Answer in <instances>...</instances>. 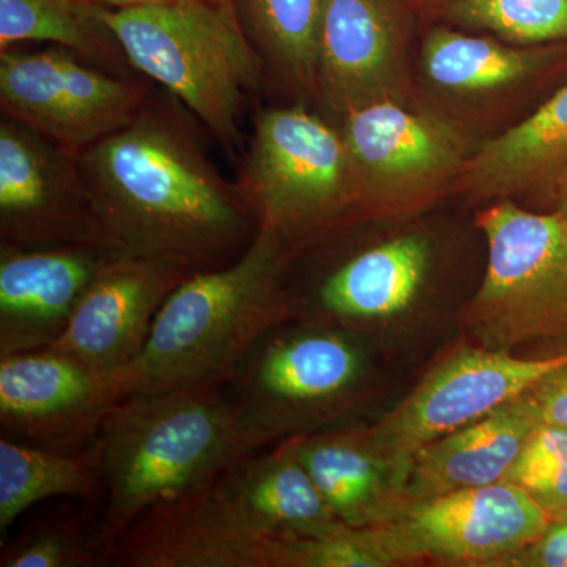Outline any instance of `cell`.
Wrapping results in <instances>:
<instances>
[{"instance_id":"1","label":"cell","mask_w":567,"mask_h":567,"mask_svg":"<svg viewBox=\"0 0 567 567\" xmlns=\"http://www.w3.org/2000/svg\"><path fill=\"white\" fill-rule=\"evenodd\" d=\"M197 123L173 95L151 91L132 121L80 153L93 204L122 254L199 274L234 262L259 233Z\"/></svg>"},{"instance_id":"2","label":"cell","mask_w":567,"mask_h":567,"mask_svg":"<svg viewBox=\"0 0 567 567\" xmlns=\"http://www.w3.org/2000/svg\"><path fill=\"white\" fill-rule=\"evenodd\" d=\"M95 445L107 547L153 506L207 487L260 447L226 385L118 399L104 415Z\"/></svg>"},{"instance_id":"3","label":"cell","mask_w":567,"mask_h":567,"mask_svg":"<svg viewBox=\"0 0 567 567\" xmlns=\"http://www.w3.org/2000/svg\"><path fill=\"white\" fill-rule=\"evenodd\" d=\"M292 251L259 227L234 262L188 276L164 301L140 358L107 375L115 402L152 391L226 385L251 347L293 317L286 284Z\"/></svg>"},{"instance_id":"4","label":"cell","mask_w":567,"mask_h":567,"mask_svg":"<svg viewBox=\"0 0 567 567\" xmlns=\"http://www.w3.org/2000/svg\"><path fill=\"white\" fill-rule=\"evenodd\" d=\"M106 18L133 70L178 100L237 164L246 106L268 74L233 7L169 0Z\"/></svg>"},{"instance_id":"5","label":"cell","mask_w":567,"mask_h":567,"mask_svg":"<svg viewBox=\"0 0 567 567\" xmlns=\"http://www.w3.org/2000/svg\"><path fill=\"white\" fill-rule=\"evenodd\" d=\"M237 182L259 227L293 249L360 218L341 130L305 104L256 111Z\"/></svg>"},{"instance_id":"6","label":"cell","mask_w":567,"mask_h":567,"mask_svg":"<svg viewBox=\"0 0 567 567\" xmlns=\"http://www.w3.org/2000/svg\"><path fill=\"white\" fill-rule=\"evenodd\" d=\"M488 264L462 309L477 347L513 352L522 346L567 344V219L502 199L477 213Z\"/></svg>"},{"instance_id":"7","label":"cell","mask_w":567,"mask_h":567,"mask_svg":"<svg viewBox=\"0 0 567 567\" xmlns=\"http://www.w3.org/2000/svg\"><path fill=\"white\" fill-rule=\"evenodd\" d=\"M284 322L251 347L226 383L259 446L333 415L363 371L360 350L346 334L333 328L284 331Z\"/></svg>"},{"instance_id":"8","label":"cell","mask_w":567,"mask_h":567,"mask_svg":"<svg viewBox=\"0 0 567 567\" xmlns=\"http://www.w3.org/2000/svg\"><path fill=\"white\" fill-rule=\"evenodd\" d=\"M151 89L85 62L65 48L0 51V112L80 153L126 125Z\"/></svg>"},{"instance_id":"9","label":"cell","mask_w":567,"mask_h":567,"mask_svg":"<svg viewBox=\"0 0 567 567\" xmlns=\"http://www.w3.org/2000/svg\"><path fill=\"white\" fill-rule=\"evenodd\" d=\"M357 182L360 218L410 210L457 182L468 156L456 130L401 100L380 99L339 115Z\"/></svg>"},{"instance_id":"10","label":"cell","mask_w":567,"mask_h":567,"mask_svg":"<svg viewBox=\"0 0 567 567\" xmlns=\"http://www.w3.org/2000/svg\"><path fill=\"white\" fill-rule=\"evenodd\" d=\"M566 363L567 350L536 360L484 347L458 350L425 375L390 415L360 434L406 481L410 462L421 447L491 415Z\"/></svg>"},{"instance_id":"11","label":"cell","mask_w":567,"mask_h":567,"mask_svg":"<svg viewBox=\"0 0 567 567\" xmlns=\"http://www.w3.org/2000/svg\"><path fill=\"white\" fill-rule=\"evenodd\" d=\"M0 244L121 252L93 204L80 155L7 117L0 118Z\"/></svg>"},{"instance_id":"12","label":"cell","mask_w":567,"mask_h":567,"mask_svg":"<svg viewBox=\"0 0 567 567\" xmlns=\"http://www.w3.org/2000/svg\"><path fill=\"white\" fill-rule=\"evenodd\" d=\"M550 520L527 492L502 481L409 502L388 524L412 563L499 567L535 543Z\"/></svg>"},{"instance_id":"13","label":"cell","mask_w":567,"mask_h":567,"mask_svg":"<svg viewBox=\"0 0 567 567\" xmlns=\"http://www.w3.org/2000/svg\"><path fill=\"white\" fill-rule=\"evenodd\" d=\"M114 402L107 375L96 374L58 350L0 358L2 436L80 453L95 442Z\"/></svg>"},{"instance_id":"14","label":"cell","mask_w":567,"mask_h":567,"mask_svg":"<svg viewBox=\"0 0 567 567\" xmlns=\"http://www.w3.org/2000/svg\"><path fill=\"white\" fill-rule=\"evenodd\" d=\"M192 275L166 260L117 254L95 276L51 349L96 374L122 371L140 358L164 301Z\"/></svg>"},{"instance_id":"15","label":"cell","mask_w":567,"mask_h":567,"mask_svg":"<svg viewBox=\"0 0 567 567\" xmlns=\"http://www.w3.org/2000/svg\"><path fill=\"white\" fill-rule=\"evenodd\" d=\"M117 254L87 245L0 244V358L51 349Z\"/></svg>"},{"instance_id":"16","label":"cell","mask_w":567,"mask_h":567,"mask_svg":"<svg viewBox=\"0 0 567 567\" xmlns=\"http://www.w3.org/2000/svg\"><path fill=\"white\" fill-rule=\"evenodd\" d=\"M405 41L391 0H324L317 96L331 114L380 99L401 100Z\"/></svg>"},{"instance_id":"17","label":"cell","mask_w":567,"mask_h":567,"mask_svg":"<svg viewBox=\"0 0 567 567\" xmlns=\"http://www.w3.org/2000/svg\"><path fill=\"white\" fill-rule=\"evenodd\" d=\"M208 488L235 528L267 543L315 536L342 524L308 470L284 446L268 456L240 458Z\"/></svg>"},{"instance_id":"18","label":"cell","mask_w":567,"mask_h":567,"mask_svg":"<svg viewBox=\"0 0 567 567\" xmlns=\"http://www.w3.org/2000/svg\"><path fill=\"white\" fill-rule=\"evenodd\" d=\"M539 423L524 394L421 447L410 462L406 502L502 483Z\"/></svg>"},{"instance_id":"19","label":"cell","mask_w":567,"mask_h":567,"mask_svg":"<svg viewBox=\"0 0 567 567\" xmlns=\"http://www.w3.org/2000/svg\"><path fill=\"white\" fill-rule=\"evenodd\" d=\"M308 470L342 524L375 527L394 520L406 505L405 476L358 432L297 436L284 443Z\"/></svg>"},{"instance_id":"20","label":"cell","mask_w":567,"mask_h":567,"mask_svg":"<svg viewBox=\"0 0 567 567\" xmlns=\"http://www.w3.org/2000/svg\"><path fill=\"white\" fill-rule=\"evenodd\" d=\"M567 167V84L524 122L468 156L456 186L473 200H502L555 185Z\"/></svg>"},{"instance_id":"21","label":"cell","mask_w":567,"mask_h":567,"mask_svg":"<svg viewBox=\"0 0 567 567\" xmlns=\"http://www.w3.org/2000/svg\"><path fill=\"white\" fill-rule=\"evenodd\" d=\"M427 268V241L405 235L333 265L317 281L312 300L317 312L331 319H383L415 301Z\"/></svg>"},{"instance_id":"22","label":"cell","mask_w":567,"mask_h":567,"mask_svg":"<svg viewBox=\"0 0 567 567\" xmlns=\"http://www.w3.org/2000/svg\"><path fill=\"white\" fill-rule=\"evenodd\" d=\"M107 10L95 0H0V51L28 41L51 43L99 69L134 78Z\"/></svg>"},{"instance_id":"23","label":"cell","mask_w":567,"mask_h":567,"mask_svg":"<svg viewBox=\"0 0 567 567\" xmlns=\"http://www.w3.org/2000/svg\"><path fill=\"white\" fill-rule=\"evenodd\" d=\"M104 492L95 443L80 453L0 439V535L29 507L44 499H95Z\"/></svg>"},{"instance_id":"24","label":"cell","mask_w":567,"mask_h":567,"mask_svg":"<svg viewBox=\"0 0 567 567\" xmlns=\"http://www.w3.org/2000/svg\"><path fill=\"white\" fill-rule=\"evenodd\" d=\"M324 0H233L241 29L259 52L268 80L317 96L320 24Z\"/></svg>"},{"instance_id":"25","label":"cell","mask_w":567,"mask_h":567,"mask_svg":"<svg viewBox=\"0 0 567 567\" xmlns=\"http://www.w3.org/2000/svg\"><path fill=\"white\" fill-rule=\"evenodd\" d=\"M548 54L436 28L425 37L421 59L425 76L436 87L475 95L522 84L547 65Z\"/></svg>"},{"instance_id":"26","label":"cell","mask_w":567,"mask_h":567,"mask_svg":"<svg viewBox=\"0 0 567 567\" xmlns=\"http://www.w3.org/2000/svg\"><path fill=\"white\" fill-rule=\"evenodd\" d=\"M446 17L517 44L567 40V0H450Z\"/></svg>"},{"instance_id":"27","label":"cell","mask_w":567,"mask_h":567,"mask_svg":"<svg viewBox=\"0 0 567 567\" xmlns=\"http://www.w3.org/2000/svg\"><path fill=\"white\" fill-rule=\"evenodd\" d=\"M551 518L567 513V427L539 423L505 477Z\"/></svg>"},{"instance_id":"28","label":"cell","mask_w":567,"mask_h":567,"mask_svg":"<svg viewBox=\"0 0 567 567\" xmlns=\"http://www.w3.org/2000/svg\"><path fill=\"white\" fill-rule=\"evenodd\" d=\"M2 547V567H89L99 561L96 548L70 524L40 525Z\"/></svg>"},{"instance_id":"29","label":"cell","mask_w":567,"mask_h":567,"mask_svg":"<svg viewBox=\"0 0 567 567\" xmlns=\"http://www.w3.org/2000/svg\"><path fill=\"white\" fill-rule=\"evenodd\" d=\"M499 567H567V513L551 518L535 543Z\"/></svg>"},{"instance_id":"30","label":"cell","mask_w":567,"mask_h":567,"mask_svg":"<svg viewBox=\"0 0 567 567\" xmlns=\"http://www.w3.org/2000/svg\"><path fill=\"white\" fill-rule=\"evenodd\" d=\"M525 395L540 423L567 427V363L540 379Z\"/></svg>"},{"instance_id":"31","label":"cell","mask_w":567,"mask_h":567,"mask_svg":"<svg viewBox=\"0 0 567 567\" xmlns=\"http://www.w3.org/2000/svg\"><path fill=\"white\" fill-rule=\"evenodd\" d=\"M555 200H557V212L561 213L567 219V167L565 173L559 175L554 185Z\"/></svg>"},{"instance_id":"32","label":"cell","mask_w":567,"mask_h":567,"mask_svg":"<svg viewBox=\"0 0 567 567\" xmlns=\"http://www.w3.org/2000/svg\"><path fill=\"white\" fill-rule=\"evenodd\" d=\"M110 9H126V7L145 6V3L169 2V0H95Z\"/></svg>"},{"instance_id":"33","label":"cell","mask_w":567,"mask_h":567,"mask_svg":"<svg viewBox=\"0 0 567 567\" xmlns=\"http://www.w3.org/2000/svg\"><path fill=\"white\" fill-rule=\"evenodd\" d=\"M204 2L215 3V6L233 7V0H204Z\"/></svg>"}]
</instances>
